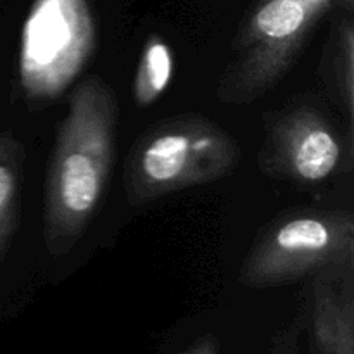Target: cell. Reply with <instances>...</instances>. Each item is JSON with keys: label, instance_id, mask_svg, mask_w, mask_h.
<instances>
[{"label": "cell", "instance_id": "obj_9", "mask_svg": "<svg viewBox=\"0 0 354 354\" xmlns=\"http://www.w3.org/2000/svg\"><path fill=\"white\" fill-rule=\"evenodd\" d=\"M24 147L12 133H0V263L19 220Z\"/></svg>", "mask_w": 354, "mask_h": 354}, {"label": "cell", "instance_id": "obj_6", "mask_svg": "<svg viewBox=\"0 0 354 354\" xmlns=\"http://www.w3.org/2000/svg\"><path fill=\"white\" fill-rule=\"evenodd\" d=\"M351 137L322 107L297 104L273 114L266 123L259 166L273 178L318 185L351 161L346 159V154L351 156Z\"/></svg>", "mask_w": 354, "mask_h": 354}, {"label": "cell", "instance_id": "obj_5", "mask_svg": "<svg viewBox=\"0 0 354 354\" xmlns=\"http://www.w3.org/2000/svg\"><path fill=\"white\" fill-rule=\"evenodd\" d=\"M90 0H33L21 30L19 83L31 104L59 99L92 59Z\"/></svg>", "mask_w": 354, "mask_h": 354}, {"label": "cell", "instance_id": "obj_8", "mask_svg": "<svg viewBox=\"0 0 354 354\" xmlns=\"http://www.w3.org/2000/svg\"><path fill=\"white\" fill-rule=\"evenodd\" d=\"M353 7L335 17L322 57V78L328 95L346 114V123L353 130L354 120V21Z\"/></svg>", "mask_w": 354, "mask_h": 354}, {"label": "cell", "instance_id": "obj_4", "mask_svg": "<svg viewBox=\"0 0 354 354\" xmlns=\"http://www.w3.org/2000/svg\"><path fill=\"white\" fill-rule=\"evenodd\" d=\"M325 272H354L351 211L296 209L270 221L244 256L239 282L268 289Z\"/></svg>", "mask_w": 354, "mask_h": 354}, {"label": "cell", "instance_id": "obj_2", "mask_svg": "<svg viewBox=\"0 0 354 354\" xmlns=\"http://www.w3.org/2000/svg\"><path fill=\"white\" fill-rule=\"evenodd\" d=\"M235 138L201 114L159 120L131 145L124 162V192L131 206L218 182L235 171Z\"/></svg>", "mask_w": 354, "mask_h": 354}, {"label": "cell", "instance_id": "obj_1", "mask_svg": "<svg viewBox=\"0 0 354 354\" xmlns=\"http://www.w3.org/2000/svg\"><path fill=\"white\" fill-rule=\"evenodd\" d=\"M118 127V99L99 75L83 78L69 97L47 168L44 242L66 256L88 228L109 183Z\"/></svg>", "mask_w": 354, "mask_h": 354}, {"label": "cell", "instance_id": "obj_7", "mask_svg": "<svg viewBox=\"0 0 354 354\" xmlns=\"http://www.w3.org/2000/svg\"><path fill=\"white\" fill-rule=\"evenodd\" d=\"M311 280V335L318 354H354V272Z\"/></svg>", "mask_w": 354, "mask_h": 354}, {"label": "cell", "instance_id": "obj_10", "mask_svg": "<svg viewBox=\"0 0 354 354\" xmlns=\"http://www.w3.org/2000/svg\"><path fill=\"white\" fill-rule=\"evenodd\" d=\"M171 47L159 35H151L142 47L131 93L138 107H149L166 92L173 78Z\"/></svg>", "mask_w": 354, "mask_h": 354}, {"label": "cell", "instance_id": "obj_11", "mask_svg": "<svg viewBox=\"0 0 354 354\" xmlns=\"http://www.w3.org/2000/svg\"><path fill=\"white\" fill-rule=\"evenodd\" d=\"M182 354H220V341L214 335H204Z\"/></svg>", "mask_w": 354, "mask_h": 354}, {"label": "cell", "instance_id": "obj_3", "mask_svg": "<svg viewBox=\"0 0 354 354\" xmlns=\"http://www.w3.org/2000/svg\"><path fill=\"white\" fill-rule=\"evenodd\" d=\"M353 0H254L234 38L216 86L220 102L248 106L290 71L324 17Z\"/></svg>", "mask_w": 354, "mask_h": 354}]
</instances>
